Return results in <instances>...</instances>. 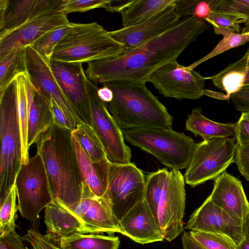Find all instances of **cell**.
<instances>
[{
	"mask_svg": "<svg viewBox=\"0 0 249 249\" xmlns=\"http://www.w3.org/2000/svg\"><path fill=\"white\" fill-rule=\"evenodd\" d=\"M237 249H249V238L245 237L237 245Z\"/></svg>",
	"mask_w": 249,
	"mask_h": 249,
	"instance_id": "obj_50",
	"label": "cell"
},
{
	"mask_svg": "<svg viewBox=\"0 0 249 249\" xmlns=\"http://www.w3.org/2000/svg\"><path fill=\"white\" fill-rule=\"evenodd\" d=\"M52 72L74 110L91 126L90 103L86 88V75L82 63L51 60Z\"/></svg>",
	"mask_w": 249,
	"mask_h": 249,
	"instance_id": "obj_14",
	"label": "cell"
},
{
	"mask_svg": "<svg viewBox=\"0 0 249 249\" xmlns=\"http://www.w3.org/2000/svg\"><path fill=\"white\" fill-rule=\"evenodd\" d=\"M67 210L81 227V233H120V219L114 213L111 202L106 197H99L84 182L79 202L70 206L54 202Z\"/></svg>",
	"mask_w": 249,
	"mask_h": 249,
	"instance_id": "obj_11",
	"label": "cell"
},
{
	"mask_svg": "<svg viewBox=\"0 0 249 249\" xmlns=\"http://www.w3.org/2000/svg\"><path fill=\"white\" fill-rule=\"evenodd\" d=\"M174 3L141 23L108 31L109 34L124 46L125 51L142 45L178 23L181 18L176 12Z\"/></svg>",
	"mask_w": 249,
	"mask_h": 249,
	"instance_id": "obj_16",
	"label": "cell"
},
{
	"mask_svg": "<svg viewBox=\"0 0 249 249\" xmlns=\"http://www.w3.org/2000/svg\"><path fill=\"white\" fill-rule=\"evenodd\" d=\"M72 132L92 162L107 159L104 147L91 126L85 123L79 124Z\"/></svg>",
	"mask_w": 249,
	"mask_h": 249,
	"instance_id": "obj_29",
	"label": "cell"
},
{
	"mask_svg": "<svg viewBox=\"0 0 249 249\" xmlns=\"http://www.w3.org/2000/svg\"><path fill=\"white\" fill-rule=\"evenodd\" d=\"M86 83L90 103L91 126L104 147L107 160L115 164L130 163L131 149L125 144L123 130L110 114L106 103L99 98V88L87 77Z\"/></svg>",
	"mask_w": 249,
	"mask_h": 249,
	"instance_id": "obj_9",
	"label": "cell"
},
{
	"mask_svg": "<svg viewBox=\"0 0 249 249\" xmlns=\"http://www.w3.org/2000/svg\"><path fill=\"white\" fill-rule=\"evenodd\" d=\"M175 0H134L121 13L123 27L141 23L172 5Z\"/></svg>",
	"mask_w": 249,
	"mask_h": 249,
	"instance_id": "obj_26",
	"label": "cell"
},
{
	"mask_svg": "<svg viewBox=\"0 0 249 249\" xmlns=\"http://www.w3.org/2000/svg\"><path fill=\"white\" fill-rule=\"evenodd\" d=\"M23 237L19 235L15 230L0 236V249H28L24 244Z\"/></svg>",
	"mask_w": 249,
	"mask_h": 249,
	"instance_id": "obj_45",
	"label": "cell"
},
{
	"mask_svg": "<svg viewBox=\"0 0 249 249\" xmlns=\"http://www.w3.org/2000/svg\"><path fill=\"white\" fill-rule=\"evenodd\" d=\"M18 76L0 91V202L15 184L22 165Z\"/></svg>",
	"mask_w": 249,
	"mask_h": 249,
	"instance_id": "obj_4",
	"label": "cell"
},
{
	"mask_svg": "<svg viewBox=\"0 0 249 249\" xmlns=\"http://www.w3.org/2000/svg\"><path fill=\"white\" fill-rule=\"evenodd\" d=\"M205 21L213 26L216 34L223 36L230 33H239L240 24L245 22L235 14L213 11Z\"/></svg>",
	"mask_w": 249,
	"mask_h": 249,
	"instance_id": "obj_34",
	"label": "cell"
},
{
	"mask_svg": "<svg viewBox=\"0 0 249 249\" xmlns=\"http://www.w3.org/2000/svg\"><path fill=\"white\" fill-rule=\"evenodd\" d=\"M234 138L237 145L249 144V112H243L235 123Z\"/></svg>",
	"mask_w": 249,
	"mask_h": 249,
	"instance_id": "obj_42",
	"label": "cell"
},
{
	"mask_svg": "<svg viewBox=\"0 0 249 249\" xmlns=\"http://www.w3.org/2000/svg\"><path fill=\"white\" fill-rule=\"evenodd\" d=\"M213 11L227 12L237 15L245 21L242 33L249 32V0H212Z\"/></svg>",
	"mask_w": 249,
	"mask_h": 249,
	"instance_id": "obj_38",
	"label": "cell"
},
{
	"mask_svg": "<svg viewBox=\"0 0 249 249\" xmlns=\"http://www.w3.org/2000/svg\"><path fill=\"white\" fill-rule=\"evenodd\" d=\"M113 92L106 103L120 128L172 129L173 117L146 87L145 83L111 82L103 84Z\"/></svg>",
	"mask_w": 249,
	"mask_h": 249,
	"instance_id": "obj_3",
	"label": "cell"
},
{
	"mask_svg": "<svg viewBox=\"0 0 249 249\" xmlns=\"http://www.w3.org/2000/svg\"><path fill=\"white\" fill-rule=\"evenodd\" d=\"M26 51L28 75L34 88L50 101L53 99L76 125L84 124L53 76L50 62L42 57L31 46L26 47Z\"/></svg>",
	"mask_w": 249,
	"mask_h": 249,
	"instance_id": "obj_15",
	"label": "cell"
},
{
	"mask_svg": "<svg viewBox=\"0 0 249 249\" xmlns=\"http://www.w3.org/2000/svg\"><path fill=\"white\" fill-rule=\"evenodd\" d=\"M18 208L21 216L38 228L39 214L54 202L49 180L40 153L22 164L15 179Z\"/></svg>",
	"mask_w": 249,
	"mask_h": 249,
	"instance_id": "obj_7",
	"label": "cell"
},
{
	"mask_svg": "<svg viewBox=\"0 0 249 249\" xmlns=\"http://www.w3.org/2000/svg\"><path fill=\"white\" fill-rule=\"evenodd\" d=\"M62 1V0H35L30 19L57 14Z\"/></svg>",
	"mask_w": 249,
	"mask_h": 249,
	"instance_id": "obj_41",
	"label": "cell"
},
{
	"mask_svg": "<svg viewBox=\"0 0 249 249\" xmlns=\"http://www.w3.org/2000/svg\"><path fill=\"white\" fill-rule=\"evenodd\" d=\"M243 231L245 237L249 238V215L243 225Z\"/></svg>",
	"mask_w": 249,
	"mask_h": 249,
	"instance_id": "obj_51",
	"label": "cell"
},
{
	"mask_svg": "<svg viewBox=\"0 0 249 249\" xmlns=\"http://www.w3.org/2000/svg\"><path fill=\"white\" fill-rule=\"evenodd\" d=\"M125 51L124 46L97 22H71L70 30L55 48L51 60L88 63L116 58Z\"/></svg>",
	"mask_w": 249,
	"mask_h": 249,
	"instance_id": "obj_5",
	"label": "cell"
},
{
	"mask_svg": "<svg viewBox=\"0 0 249 249\" xmlns=\"http://www.w3.org/2000/svg\"><path fill=\"white\" fill-rule=\"evenodd\" d=\"M53 123L61 127L73 131L76 125L67 116L57 103L51 99Z\"/></svg>",
	"mask_w": 249,
	"mask_h": 249,
	"instance_id": "obj_44",
	"label": "cell"
},
{
	"mask_svg": "<svg viewBox=\"0 0 249 249\" xmlns=\"http://www.w3.org/2000/svg\"><path fill=\"white\" fill-rule=\"evenodd\" d=\"M27 73L26 48L8 53L0 58V91L19 75Z\"/></svg>",
	"mask_w": 249,
	"mask_h": 249,
	"instance_id": "obj_28",
	"label": "cell"
},
{
	"mask_svg": "<svg viewBox=\"0 0 249 249\" xmlns=\"http://www.w3.org/2000/svg\"><path fill=\"white\" fill-rule=\"evenodd\" d=\"M123 133L128 142L172 170L186 169L197 144L191 137L172 129L134 128L123 130Z\"/></svg>",
	"mask_w": 249,
	"mask_h": 249,
	"instance_id": "obj_6",
	"label": "cell"
},
{
	"mask_svg": "<svg viewBox=\"0 0 249 249\" xmlns=\"http://www.w3.org/2000/svg\"><path fill=\"white\" fill-rule=\"evenodd\" d=\"M235 138H217L197 143L184 178L192 187L214 180L234 162Z\"/></svg>",
	"mask_w": 249,
	"mask_h": 249,
	"instance_id": "obj_8",
	"label": "cell"
},
{
	"mask_svg": "<svg viewBox=\"0 0 249 249\" xmlns=\"http://www.w3.org/2000/svg\"><path fill=\"white\" fill-rule=\"evenodd\" d=\"M120 221L121 234L137 243L145 244L164 240L159 221L144 198L131 209Z\"/></svg>",
	"mask_w": 249,
	"mask_h": 249,
	"instance_id": "obj_20",
	"label": "cell"
},
{
	"mask_svg": "<svg viewBox=\"0 0 249 249\" xmlns=\"http://www.w3.org/2000/svg\"><path fill=\"white\" fill-rule=\"evenodd\" d=\"M120 240L113 234L74 232L59 242L61 249H119Z\"/></svg>",
	"mask_w": 249,
	"mask_h": 249,
	"instance_id": "obj_27",
	"label": "cell"
},
{
	"mask_svg": "<svg viewBox=\"0 0 249 249\" xmlns=\"http://www.w3.org/2000/svg\"><path fill=\"white\" fill-rule=\"evenodd\" d=\"M174 5L181 18L194 16L205 20L213 12L212 0H175Z\"/></svg>",
	"mask_w": 249,
	"mask_h": 249,
	"instance_id": "obj_36",
	"label": "cell"
},
{
	"mask_svg": "<svg viewBox=\"0 0 249 249\" xmlns=\"http://www.w3.org/2000/svg\"><path fill=\"white\" fill-rule=\"evenodd\" d=\"M23 238L25 241L30 243L32 249H61L55 243L40 233L38 228L30 229Z\"/></svg>",
	"mask_w": 249,
	"mask_h": 249,
	"instance_id": "obj_40",
	"label": "cell"
},
{
	"mask_svg": "<svg viewBox=\"0 0 249 249\" xmlns=\"http://www.w3.org/2000/svg\"><path fill=\"white\" fill-rule=\"evenodd\" d=\"M191 236L205 249H237V244L222 234L196 230L190 231Z\"/></svg>",
	"mask_w": 249,
	"mask_h": 249,
	"instance_id": "obj_37",
	"label": "cell"
},
{
	"mask_svg": "<svg viewBox=\"0 0 249 249\" xmlns=\"http://www.w3.org/2000/svg\"><path fill=\"white\" fill-rule=\"evenodd\" d=\"M185 129L195 137L200 136L203 141L217 138H229L235 136V124L221 123L212 121L202 113L196 107L185 120Z\"/></svg>",
	"mask_w": 249,
	"mask_h": 249,
	"instance_id": "obj_24",
	"label": "cell"
},
{
	"mask_svg": "<svg viewBox=\"0 0 249 249\" xmlns=\"http://www.w3.org/2000/svg\"><path fill=\"white\" fill-rule=\"evenodd\" d=\"M97 94L99 98L106 103L111 101L113 97L112 91L109 88L105 86L101 88H98Z\"/></svg>",
	"mask_w": 249,
	"mask_h": 249,
	"instance_id": "obj_49",
	"label": "cell"
},
{
	"mask_svg": "<svg viewBox=\"0 0 249 249\" xmlns=\"http://www.w3.org/2000/svg\"><path fill=\"white\" fill-rule=\"evenodd\" d=\"M17 197V189L14 184L5 198L0 202V236L15 230L16 213L18 210Z\"/></svg>",
	"mask_w": 249,
	"mask_h": 249,
	"instance_id": "obj_33",
	"label": "cell"
},
{
	"mask_svg": "<svg viewBox=\"0 0 249 249\" xmlns=\"http://www.w3.org/2000/svg\"><path fill=\"white\" fill-rule=\"evenodd\" d=\"M70 23L67 16L61 14L29 20L18 29L0 37V58L12 50L31 46L48 32Z\"/></svg>",
	"mask_w": 249,
	"mask_h": 249,
	"instance_id": "obj_19",
	"label": "cell"
},
{
	"mask_svg": "<svg viewBox=\"0 0 249 249\" xmlns=\"http://www.w3.org/2000/svg\"><path fill=\"white\" fill-rule=\"evenodd\" d=\"M197 17H183L173 28L135 48L112 59L88 63L85 74L94 83H145L158 69L177 60L184 50L208 28Z\"/></svg>",
	"mask_w": 249,
	"mask_h": 249,
	"instance_id": "obj_1",
	"label": "cell"
},
{
	"mask_svg": "<svg viewBox=\"0 0 249 249\" xmlns=\"http://www.w3.org/2000/svg\"><path fill=\"white\" fill-rule=\"evenodd\" d=\"M183 175L178 170H171L165 179L158 213L159 223L164 239L170 242L184 230L183 217L186 192Z\"/></svg>",
	"mask_w": 249,
	"mask_h": 249,
	"instance_id": "obj_13",
	"label": "cell"
},
{
	"mask_svg": "<svg viewBox=\"0 0 249 249\" xmlns=\"http://www.w3.org/2000/svg\"><path fill=\"white\" fill-rule=\"evenodd\" d=\"M169 172L164 168L149 174L145 178L144 198L158 220L159 202Z\"/></svg>",
	"mask_w": 249,
	"mask_h": 249,
	"instance_id": "obj_31",
	"label": "cell"
},
{
	"mask_svg": "<svg viewBox=\"0 0 249 249\" xmlns=\"http://www.w3.org/2000/svg\"><path fill=\"white\" fill-rule=\"evenodd\" d=\"M206 77L175 61L160 67L148 81L165 97L197 100L204 95Z\"/></svg>",
	"mask_w": 249,
	"mask_h": 249,
	"instance_id": "obj_12",
	"label": "cell"
},
{
	"mask_svg": "<svg viewBox=\"0 0 249 249\" xmlns=\"http://www.w3.org/2000/svg\"><path fill=\"white\" fill-rule=\"evenodd\" d=\"M234 163L241 174L249 182V144L237 145Z\"/></svg>",
	"mask_w": 249,
	"mask_h": 249,
	"instance_id": "obj_43",
	"label": "cell"
},
{
	"mask_svg": "<svg viewBox=\"0 0 249 249\" xmlns=\"http://www.w3.org/2000/svg\"><path fill=\"white\" fill-rule=\"evenodd\" d=\"M145 178L134 163L109 165L106 195L120 220L144 198Z\"/></svg>",
	"mask_w": 249,
	"mask_h": 249,
	"instance_id": "obj_10",
	"label": "cell"
},
{
	"mask_svg": "<svg viewBox=\"0 0 249 249\" xmlns=\"http://www.w3.org/2000/svg\"><path fill=\"white\" fill-rule=\"evenodd\" d=\"M249 42V32L234 33H230L223 36L221 40L214 49L208 54L200 59L187 66L190 70H193L199 64L217 55L231 49L242 45Z\"/></svg>",
	"mask_w": 249,
	"mask_h": 249,
	"instance_id": "obj_35",
	"label": "cell"
},
{
	"mask_svg": "<svg viewBox=\"0 0 249 249\" xmlns=\"http://www.w3.org/2000/svg\"><path fill=\"white\" fill-rule=\"evenodd\" d=\"M72 139L84 182L96 196L107 197L106 193L110 162L107 159L92 162L73 132Z\"/></svg>",
	"mask_w": 249,
	"mask_h": 249,
	"instance_id": "obj_22",
	"label": "cell"
},
{
	"mask_svg": "<svg viewBox=\"0 0 249 249\" xmlns=\"http://www.w3.org/2000/svg\"><path fill=\"white\" fill-rule=\"evenodd\" d=\"M35 0H0V37L30 19Z\"/></svg>",
	"mask_w": 249,
	"mask_h": 249,
	"instance_id": "obj_25",
	"label": "cell"
},
{
	"mask_svg": "<svg viewBox=\"0 0 249 249\" xmlns=\"http://www.w3.org/2000/svg\"><path fill=\"white\" fill-rule=\"evenodd\" d=\"M71 130L54 124L36 143L49 180L54 202L66 206L78 203L84 180Z\"/></svg>",
	"mask_w": 249,
	"mask_h": 249,
	"instance_id": "obj_2",
	"label": "cell"
},
{
	"mask_svg": "<svg viewBox=\"0 0 249 249\" xmlns=\"http://www.w3.org/2000/svg\"><path fill=\"white\" fill-rule=\"evenodd\" d=\"M70 28L71 22L54 29L46 33L30 46L42 57L50 62L55 48Z\"/></svg>",
	"mask_w": 249,
	"mask_h": 249,
	"instance_id": "obj_32",
	"label": "cell"
},
{
	"mask_svg": "<svg viewBox=\"0 0 249 249\" xmlns=\"http://www.w3.org/2000/svg\"><path fill=\"white\" fill-rule=\"evenodd\" d=\"M184 229L224 234L233 239L237 245L245 238L243 226L209 197L190 216Z\"/></svg>",
	"mask_w": 249,
	"mask_h": 249,
	"instance_id": "obj_17",
	"label": "cell"
},
{
	"mask_svg": "<svg viewBox=\"0 0 249 249\" xmlns=\"http://www.w3.org/2000/svg\"><path fill=\"white\" fill-rule=\"evenodd\" d=\"M183 249H205L195 240L187 231H184L181 237Z\"/></svg>",
	"mask_w": 249,
	"mask_h": 249,
	"instance_id": "obj_48",
	"label": "cell"
},
{
	"mask_svg": "<svg viewBox=\"0 0 249 249\" xmlns=\"http://www.w3.org/2000/svg\"><path fill=\"white\" fill-rule=\"evenodd\" d=\"M108 0H64L57 14L66 15L71 13L84 12L95 8H104Z\"/></svg>",
	"mask_w": 249,
	"mask_h": 249,
	"instance_id": "obj_39",
	"label": "cell"
},
{
	"mask_svg": "<svg viewBox=\"0 0 249 249\" xmlns=\"http://www.w3.org/2000/svg\"><path fill=\"white\" fill-rule=\"evenodd\" d=\"M210 79L218 89L226 92V100L242 89L249 88V47L244 55L236 62L212 76Z\"/></svg>",
	"mask_w": 249,
	"mask_h": 249,
	"instance_id": "obj_23",
	"label": "cell"
},
{
	"mask_svg": "<svg viewBox=\"0 0 249 249\" xmlns=\"http://www.w3.org/2000/svg\"><path fill=\"white\" fill-rule=\"evenodd\" d=\"M18 112L21 129L22 164L30 158L28 145V105L27 97L28 73L19 75Z\"/></svg>",
	"mask_w": 249,
	"mask_h": 249,
	"instance_id": "obj_30",
	"label": "cell"
},
{
	"mask_svg": "<svg viewBox=\"0 0 249 249\" xmlns=\"http://www.w3.org/2000/svg\"><path fill=\"white\" fill-rule=\"evenodd\" d=\"M28 105V145L36 143L54 124L51 101L38 91L27 80Z\"/></svg>",
	"mask_w": 249,
	"mask_h": 249,
	"instance_id": "obj_21",
	"label": "cell"
},
{
	"mask_svg": "<svg viewBox=\"0 0 249 249\" xmlns=\"http://www.w3.org/2000/svg\"><path fill=\"white\" fill-rule=\"evenodd\" d=\"M134 0H108L104 9L109 12L121 13Z\"/></svg>",
	"mask_w": 249,
	"mask_h": 249,
	"instance_id": "obj_47",
	"label": "cell"
},
{
	"mask_svg": "<svg viewBox=\"0 0 249 249\" xmlns=\"http://www.w3.org/2000/svg\"><path fill=\"white\" fill-rule=\"evenodd\" d=\"M210 199L243 226L249 215V202L242 182L226 171L214 180Z\"/></svg>",
	"mask_w": 249,
	"mask_h": 249,
	"instance_id": "obj_18",
	"label": "cell"
},
{
	"mask_svg": "<svg viewBox=\"0 0 249 249\" xmlns=\"http://www.w3.org/2000/svg\"><path fill=\"white\" fill-rule=\"evenodd\" d=\"M238 111L249 112V88L241 89L239 91L231 94L229 97Z\"/></svg>",
	"mask_w": 249,
	"mask_h": 249,
	"instance_id": "obj_46",
	"label": "cell"
}]
</instances>
